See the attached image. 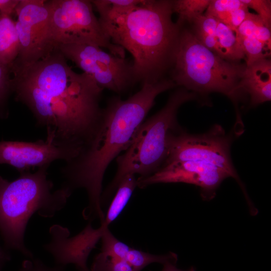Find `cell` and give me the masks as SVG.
Wrapping results in <instances>:
<instances>
[{
  "mask_svg": "<svg viewBox=\"0 0 271 271\" xmlns=\"http://www.w3.org/2000/svg\"><path fill=\"white\" fill-rule=\"evenodd\" d=\"M12 73L11 90L16 100L29 108L55 143L79 154L98 125L103 90L89 75L74 72L56 48Z\"/></svg>",
  "mask_w": 271,
  "mask_h": 271,
  "instance_id": "obj_1",
  "label": "cell"
},
{
  "mask_svg": "<svg viewBox=\"0 0 271 271\" xmlns=\"http://www.w3.org/2000/svg\"><path fill=\"white\" fill-rule=\"evenodd\" d=\"M175 86L171 79L163 78L155 82L143 83L141 89L127 99L112 97L102 109L91 140L77 157L62 168L64 181L61 188L71 195L79 188L87 192L88 205L82 212L85 220L104 219L101 197L106 169L131 144L157 96Z\"/></svg>",
  "mask_w": 271,
  "mask_h": 271,
  "instance_id": "obj_2",
  "label": "cell"
},
{
  "mask_svg": "<svg viewBox=\"0 0 271 271\" xmlns=\"http://www.w3.org/2000/svg\"><path fill=\"white\" fill-rule=\"evenodd\" d=\"M173 1L143 0L119 13L99 15L111 42L128 51L134 82H155L171 68L182 25L173 22Z\"/></svg>",
  "mask_w": 271,
  "mask_h": 271,
  "instance_id": "obj_3",
  "label": "cell"
},
{
  "mask_svg": "<svg viewBox=\"0 0 271 271\" xmlns=\"http://www.w3.org/2000/svg\"><path fill=\"white\" fill-rule=\"evenodd\" d=\"M49 166L34 173L26 171L13 181L0 176V232L5 245L33 258L24 243L27 223L35 213L52 217L66 205L71 195L60 188L52 191L53 184L47 179Z\"/></svg>",
  "mask_w": 271,
  "mask_h": 271,
  "instance_id": "obj_4",
  "label": "cell"
},
{
  "mask_svg": "<svg viewBox=\"0 0 271 271\" xmlns=\"http://www.w3.org/2000/svg\"><path fill=\"white\" fill-rule=\"evenodd\" d=\"M196 93L180 87L170 96L165 105L145 120L124 153L116 158L117 170L112 181L102 193L103 206L114 194L126 175L148 177L159 170L167 156L170 134L177 129V114L184 103L196 97Z\"/></svg>",
  "mask_w": 271,
  "mask_h": 271,
  "instance_id": "obj_5",
  "label": "cell"
},
{
  "mask_svg": "<svg viewBox=\"0 0 271 271\" xmlns=\"http://www.w3.org/2000/svg\"><path fill=\"white\" fill-rule=\"evenodd\" d=\"M245 63L226 60L205 47L182 26L174 51L171 80L193 92L221 93L233 101L243 94L240 82Z\"/></svg>",
  "mask_w": 271,
  "mask_h": 271,
  "instance_id": "obj_6",
  "label": "cell"
},
{
  "mask_svg": "<svg viewBox=\"0 0 271 271\" xmlns=\"http://www.w3.org/2000/svg\"><path fill=\"white\" fill-rule=\"evenodd\" d=\"M50 35L56 48L64 44H88L107 49L125 58L124 50L113 44L103 30L88 0L47 1Z\"/></svg>",
  "mask_w": 271,
  "mask_h": 271,
  "instance_id": "obj_7",
  "label": "cell"
},
{
  "mask_svg": "<svg viewBox=\"0 0 271 271\" xmlns=\"http://www.w3.org/2000/svg\"><path fill=\"white\" fill-rule=\"evenodd\" d=\"M175 130L170 136L165 164L178 161H197L211 164L234 178L246 195L230 158L231 139L222 127L215 125L201 134H191Z\"/></svg>",
  "mask_w": 271,
  "mask_h": 271,
  "instance_id": "obj_8",
  "label": "cell"
},
{
  "mask_svg": "<svg viewBox=\"0 0 271 271\" xmlns=\"http://www.w3.org/2000/svg\"><path fill=\"white\" fill-rule=\"evenodd\" d=\"M15 12L20 50L11 67V72L36 63L56 49L50 35V13L47 1L19 0Z\"/></svg>",
  "mask_w": 271,
  "mask_h": 271,
  "instance_id": "obj_9",
  "label": "cell"
},
{
  "mask_svg": "<svg viewBox=\"0 0 271 271\" xmlns=\"http://www.w3.org/2000/svg\"><path fill=\"white\" fill-rule=\"evenodd\" d=\"M89 75L102 90L120 94L135 83L131 64L125 58L107 52L97 46L64 44L56 48Z\"/></svg>",
  "mask_w": 271,
  "mask_h": 271,
  "instance_id": "obj_10",
  "label": "cell"
},
{
  "mask_svg": "<svg viewBox=\"0 0 271 271\" xmlns=\"http://www.w3.org/2000/svg\"><path fill=\"white\" fill-rule=\"evenodd\" d=\"M230 177L223 169L201 162L186 161L168 163L154 174L138 178L137 186L144 188L158 183H185L200 188L204 200H210L215 195L222 182Z\"/></svg>",
  "mask_w": 271,
  "mask_h": 271,
  "instance_id": "obj_11",
  "label": "cell"
},
{
  "mask_svg": "<svg viewBox=\"0 0 271 271\" xmlns=\"http://www.w3.org/2000/svg\"><path fill=\"white\" fill-rule=\"evenodd\" d=\"M78 153L70 148L55 143L47 136L45 141L35 142H0V164H8L20 173L30 171L35 167L50 166L56 160L68 162Z\"/></svg>",
  "mask_w": 271,
  "mask_h": 271,
  "instance_id": "obj_12",
  "label": "cell"
},
{
  "mask_svg": "<svg viewBox=\"0 0 271 271\" xmlns=\"http://www.w3.org/2000/svg\"><path fill=\"white\" fill-rule=\"evenodd\" d=\"M106 228L101 224L99 228L94 229L89 223L78 235L69 238L67 229L54 225L50 229L51 241L45 248L53 255L57 265L64 266L72 263L77 270H87L88 256Z\"/></svg>",
  "mask_w": 271,
  "mask_h": 271,
  "instance_id": "obj_13",
  "label": "cell"
},
{
  "mask_svg": "<svg viewBox=\"0 0 271 271\" xmlns=\"http://www.w3.org/2000/svg\"><path fill=\"white\" fill-rule=\"evenodd\" d=\"M240 87L243 94L249 95L251 106L271 100V62L268 58L246 65Z\"/></svg>",
  "mask_w": 271,
  "mask_h": 271,
  "instance_id": "obj_14",
  "label": "cell"
},
{
  "mask_svg": "<svg viewBox=\"0 0 271 271\" xmlns=\"http://www.w3.org/2000/svg\"><path fill=\"white\" fill-rule=\"evenodd\" d=\"M236 33L245 54L246 66L257 60L268 58L270 52L254 35L253 13H248Z\"/></svg>",
  "mask_w": 271,
  "mask_h": 271,
  "instance_id": "obj_15",
  "label": "cell"
},
{
  "mask_svg": "<svg viewBox=\"0 0 271 271\" xmlns=\"http://www.w3.org/2000/svg\"><path fill=\"white\" fill-rule=\"evenodd\" d=\"M19 50L20 43L15 21L10 16L0 15V64L11 68Z\"/></svg>",
  "mask_w": 271,
  "mask_h": 271,
  "instance_id": "obj_16",
  "label": "cell"
},
{
  "mask_svg": "<svg viewBox=\"0 0 271 271\" xmlns=\"http://www.w3.org/2000/svg\"><path fill=\"white\" fill-rule=\"evenodd\" d=\"M216 36L218 44L217 55L231 62H240L245 56L234 31L223 23L218 22Z\"/></svg>",
  "mask_w": 271,
  "mask_h": 271,
  "instance_id": "obj_17",
  "label": "cell"
},
{
  "mask_svg": "<svg viewBox=\"0 0 271 271\" xmlns=\"http://www.w3.org/2000/svg\"><path fill=\"white\" fill-rule=\"evenodd\" d=\"M137 186V179L134 175H127L120 181L110 204L104 220L101 224L106 226L112 223L121 213Z\"/></svg>",
  "mask_w": 271,
  "mask_h": 271,
  "instance_id": "obj_18",
  "label": "cell"
},
{
  "mask_svg": "<svg viewBox=\"0 0 271 271\" xmlns=\"http://www.w3.org/2000/svg\"><path fill=\"white\" fill-rule=\"evenodd\" d=\"M218 20L212 15L205 13L191 23L194 26L192 32L197 39L207 49L216 54L218 44L216 37Z\"/></svg>",
  "mask_w": 271,
  "mask_h": 271,
  "instance_id": "obj_19",
  "label": "cell"
},
{
  "mask_svg": "<svg viewBox=\"0 0 271 271\" xmlns=\"http://www.w3.org/2000/svg\"><path fill=\"white\" fill-rule=\"evenodd\" d=\"M124 259L136 271H141L146 266L154 262L163 264L168 262L176 263L178 257L174 252L164 255H155L130 247L125 254Z\"/></svg>",
  "mask_w": 271,
  "mask_h": 271,
  "instance_id": "obj_20",
  "label": "cell"
},
{
  "mask_svg": "<svg viewBox=\"0 0 271 271\" xmlns=\"http://www.w3.org/2000/svg\"><path fill=\"white\" fill-rule=\"evenodd\" d=\"M210 2V0L173 1V13L178 15L177 22L182 26L185 22L191 23L206 10Z\"/></svg>",
  "mask_w": 271,
  "mask_h": 271,
  "instance_id": "obj_21",
  "label": "cell"
},
{
  "mask_svg": "<svg viewBox=\"0 0 271 271\" xmlns=\"http://www.w3.org/2000/svg\"><path fill=\"white\" fill-rule=\"evenodd\" d=\"M90 271H136L125 259L100 252L94 258Z\"/></svg>",
  "mask_w": 271,
  "mask_h": 271,
  "instance_id": "obj_22",
  "label": "cell"
},
{
  "mask_svg": "<svg viewBox=\"0 0 271 271\" xmlns=\"http://www.w3.org/2000/svg\"><path fill=\"white\" fill-rule=\"evenodd\" d=\"M143 0H92L93 7L99 15L106 13H119L132 8Z\"/></svg>",
  "mask_w": 271,
  "mask_h": 271,
  "instance_id": "obj_23",
  "label": "cell"
},
{
  "mask_svg": "<svg viewBox=\"0 0 271 271\" xmlns=\"http://www.w3.org/2000/svg\"><path fill=\"white\" fill-rule=\"evenodd\" d=\"M243 5L241 0H210L205 13L217 19L218 17L233 11Z\"/></svg>",
  "mask_w": 271,
  "mask_h": 271,
  "instance_id": "obj_24",
  "label": "cell"
},
{
  "mask_svg": "<svg viewBox=\"0 0 271 271\" xmlns=\"http://www.w3.org/2000/svg\"><path fill=\"white\" fill-rule=\"evenodd\" d=\"M249 13L248 8L244 4L233 11L218 17L217 19L231 29L236 31Z\"/></svg>",
  "mask_w": 271,
  "mask_h": 271,
  "instance_id": "obj_25",
  "label": "cell"
},
{
  "mask_svg": "<svg viewBox=\"0 0 271 271\" xmlns=\"http://www.w3.org/2000/svg\"><path fill=\"white\" fill-rule=\"evenodd\" d=\"M241 2L256 12L264 24L270 28L271 1L269 0H241Z\"/></svg>",
  "mask_w": 271,
  "mask_h": 271,
  "instance_id": "obj_26",
  "label": "cell"
},
{
  "mask_svg": "<svg viewBox=\"0 0 271 271\" xmlns=\"http://www.w3.org/2000/svg\"><path fill=\"white\" fill-rule=\"evenodd\" d=\"M10 67L0 64V108L3 109L7 103L11 91L9 77Z\"/></svg>",
  "mask_w": 271,
  "mask_h": 271,
  "instance_id": "obj_27",
  "label": "cell"
},
{
  "mask_svg": "<svg viewBox=\"0 0 271 271\" xmlns=\"http://www.w3.org/2000/svg\"><path fill=\"white\" fill-rule=\"evenodd\" d=\"M64 266L56 264L54 267H49L38 259L32 258L25 260L19 271H63Z\"/></svg>",
  "mask_w": 271,
  "mask_h": 271,
  "instance_id": "obj_28",
  "label": "cell"
},
{
  "mask_svg": "<svg viewBox=\"0 0 271 271\" xmlns=\"http://www.w3.org/2000/svg\"><path fill=\"white\" fill-rule=\"evenodd\" d=\"M19 2V0H0V15L11 16Z\"/></svg>",
  "mask_w": 271,
  "mask_h": 271,
  "instance_id": "obj_29",
  "label": "cell"
},
{
  "mask_svg": "<svg viewBox=\"0 0 271 271\" xmlns=\"http://www.w3.org/2000/svg\"><path fill=\"white\" fill-rule=\"evenodd\" d=\"M164 267L162 271H195L193 267H191L187 270H181L176 266V263L168 262L163 264Z\"/></svg>",
  "mask_w": 271,
  "mask_h": 271,
  "instance_id": "obj_30",
  "label": "cell"
},
{
  "mask_svg": "<svg viewBox=\"0 0 271 271\" xmlns=\"http://www.w3.org/2000/svg\"><path fill=\"white\" fill-rule=\"evenodd\" d=\"M10 259V255L4 251L0 246V271H2L5 263Z\"/></svg>",
  "mask_w": 271,
  "mask_h": 271,
  "instance_id": "obj_31",
  "label": "cell"
},
{
  "mask_svg": "<svg viewBox=\"0 0 271 271\" xmlns=\"http://www.w3.org/2000/svg\"><path fill=\"white\" fill-rule=\"evenodd\" d=\"M77 271H90V270L88 269V270H77Z\"/></svg>",
  "mask_w": 271,
  "mask_h": 271,
  "instance_id": "obj_32",
  "label": "cell"
}]
</instances>
